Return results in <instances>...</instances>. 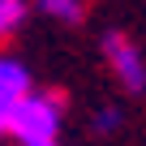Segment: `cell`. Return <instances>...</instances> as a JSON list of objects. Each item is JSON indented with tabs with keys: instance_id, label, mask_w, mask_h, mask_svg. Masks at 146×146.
Returning <instances> with one entry per match:
<instances>
[{
	"instance_id": "obj_1",
	"label": "cell",
	"mask_w": 146,
	"mask_h": 146,
	"mask_svg": "<svg viewBox=\"0 0 146 146\" xmlns=\"http://www.w3.org/2000/svg\"><path fill=\"white\" fill-rule=\"evenodd\" d=\"M60 125H64V95H56V90H30L9 112L13 142H56Z\"/></svg>"
},
{
	"instance_id": "obj_2",
	"label": "cell",
	"mask_w": 146,
	"mask_h": 146,
	"mask_svg": "<svg viewBox=\"0 0 146 146\" xmlns=\"http://www.w3.org/2000/svg\"><path fill=\"white\" fill-rule=\"evenodd\" d=\"M103 60L112 64L116 82H120L125 90H133V95H142V90H146V60H142V52H137L120 30L103 35Z\"/></svg>"
},
{
	"instance_id": "obj_3",
	"label": "cell",
	"mask_w": 146,
	"mask_h": 146,
	"mask_svg": "<svg viewBox=\"0 0 146 146\" xmlns=\"http://www.w3.org/2000/svg\"><path fill=\"white\" fill-rule=\"evenodd\" d=\"M30 90H35L30 69H26L17 56H0V108L13 112V103H22Z\"/></svg>"
},
{
	"instance_id": "obj_4",
	"label": "cell",
	"mask_w": 146,
	"mask_h": 146,
	"mask_svg": "<svg viewBox=\"0 0 146 146\" xmlns=\"http://www.w3.org/2000/svg\"><path fill=\"white\" fill-rule=\"evenodd\" d=\"M39 9H43V17H52L60 26H78L86 17V0H39Z\"/></svg>"
},
{
	"instance_id": "obj_5",
	"label": "cell",
	"mask_w": 146,
	"mask_h": 146,
	"mask_svg": "<svg viewBox=\"0 0 146 146\" xmlns=\"http://www.w3.org/2000/svg\"><path fill=\"white\" fill-rule=\"evenodd\" d=\"M26 22V0H0V39H9Z\"/></svg>"
},
{
	"instance_id": "obj_6",
	"label": "cell",
	"mask_w": 146,
	"mask_h": 146,
	"mask_svg": "<svg viewBox=\"0 0 146 146\" xmlns=\"http://www.w3.org/2000/svg\"><path fill=\"white\" fill-rule=\"evenodd\" d=\"M90 125H95V133H112V129H120V112L116 108H99Z\"/></svg>"
},
{
	"instance_id": "obj_7",
	"label": "cell",
	"mask_w": 146,
	"mask_h": 146,
	"mask_svg": "<svg viewBox=\"0 0 146 146\" xmlns=\"http://www.w3.org/2000/svg\"><path fill=\"white\" fill-rule=\"evenodd\" d=\"M5 133H9V112L0 108V137H5Z\"/></svg>"
},
{
	"instance_id": "obj_8",
	"label": "cell",
	"mask_w": 146,
	"mask_h": 146,
	"mask_svg": "<svg viewBox=\"0 0 146 146\" xmlns=\"http://www.w3.org/2000/svg\"><path fill=\"white\" fill-rule=\"evenodd\" d=\"M17 146H56V142H17Z\"/></svg>"
}]
</instances>
